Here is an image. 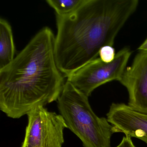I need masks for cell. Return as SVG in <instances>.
I'll return each instance as SVG.
<instances>
[{
	"label": "cell",
	"instance_id": "1",
	"mask_svg": "<svg viewBox=\"0 0 147 147\" xmlns=\"http://www.w3.org/2000/svg\"><path fill=\"white\" fill-rule=\"evenodd\" d=\"M55 38L51 29L43 27L0 69V109L8 117L20 118L57 101L65 83L56 61Z\"/></svg>",
	"mask_w": 147,
	"mask_h": 147
},
{
	"label": "cell",
	"instance_id": "2",
	"mask_svg": "<svg viewBox=\"0 0 147 147\" xmlns=\"http://www.w3.org/2000/svg\"><path fill=\"white\" fill-rule=\"evenodd\" d=\"M138 4V0H86L70 15H55V57L64 77L98 58L102 47L113 46Z\"/></svg>",
	"mask_w": 147,
	"mask_h": 147
},
{
	"label": "cell",
	"instance_id": "3",
	"mask_svg": "<svg viewBox=\"0 0 147 147\" xmlns=\"http://www.w3.org/2000/svg\"><path fill=\"white\" fill-rule=\"evenodd\" d=\"M60 114L84 147H111L113 126L93 111L88 97L69 82H65L57 100Z\"/></svg>",
	"mask_w": 147,
	"mask_h": 147
},
{
	"label": "cell",
	"instance_id": "4",
	"mask_svg": "<svg viewBox=\"0 0 147 147\" xmlns=\"http://www.w3.org/2000/svg\"><path fill=\"white\" fill-rule=\"evenodd\" d=\"M131 54L130 49L126 47L119 51L111 62H104L98 57L68 76L67 81L89 97L101 85L112 81H119Z\"/></svg>",
	"mask_w": 147,
	"mask_h": 147
},
{
	"label": "cell",
	"instance_id": "5",
	"mask_svg": "<svg viewBox=\"0 0 147 147\" xmlns=\"http://www.w3.org/2000/svg\"><path fill=\"white\" fill-rule=\"evenodd\" d=\"M27 116L28 124L21 147H62L67 125L60 114L39 106Z\"/></svg>",
	"mask_w": 147,
	"mask_h": 147
},
{
	"label": "cell",
	"instance_id": "6",
	"mask_svg": "<svg viewBox=\"0 0 147 147\" xmlns=\"http://www.w3.org/2000/svg\"><path fill=\"white\" fill-rule=\"evenodd\" d=\"M119 82L128 91L129 107L147 114V52L140 51L136 55Z\"/></svg>",
	"mask_w": 147,
	"mask_h": 147
},
{
	"label": "cell",
	"instance_id": "7",
	"mask_svg": "<svg viewBox=\"0 0 147 147\" xmlns=\"http://www.w3.org/2000/svg\"><path fill=\"white\" fill-rule=\"evenodd\" d=\"M107 116L114 133L123 132L147 144V114L136 111L124 103H113Z\"/></svg>",
	"mask_w": 147,
	"mask_h": 147
},
{
	"label": "cell",
	"instance_id": "8",
	"mask_svg": "<svg viewBox=\"0 0 147 147\" xmlns=\"http://www.w3.org/2000/svg\"><path fill=\"white\" fill-rule=\"evenodd\" d=\"M15 47L11 27L4 19H0V69L15 58Z\"/></svg>",
	"mask_w": 147,
	"mask_h": 147
},
{
	"label": "cell",
	"instance_id": "9",
	"mask_svg": "<svg viewBox=\"0 0 147 147\" xmlns=\"http://www.w3.org/2000/svg\"><path fill=\"white\" fill-rule=\"evenodd\" d=\"M86 0H47V4L55 11V15L66 16L77 11Z\"/></svg>",
	"mask_w": 147,
	"mask_h": 147
},
{
	"label": "cell",
	"instance_id": "10",
	"mask_svg": "<svg viewBox=\"0 0 147 147\" xmlns=\"http://www.w3.org/2000/svg\"><path fill=\"white\" fill-rule=\"evenodd\" d=\"M115 49L113 46L106 45L102 47L99 51V57L103 62L107 63L112 61L116 56Z\"/></svg>",
	"mask_w": 147,
	"mask_h": 147
},
{
	"label": "cell",
	"instance_id": "11",
	"mask_svg": "<svg viewBox=\"0 0 147 147\" xmlns=\"http://www.w3.org/2000/svg\"><path fill=\"white\" fill-rule=\"evenodd\" d=\"M116 147H136L133 144L131 138L129 137H123L121 142Z\"/></svg>",
	"mask_w": 147,
	"mask_h": 147
},
{
	"label": "cell",
	"instance_id": "12",
	"mask_svg": "<svg viewBox=\"0 0 147 147\" xmlns=\"http://www.w3.org/2000/svg\"><path fill=\"white\" fill-rule=\"evenodd\" d=\"M138 50L140 51H146L147 52V38L145 39V41L142 44L139 46Z\"/></svg>",
	"mask_w": 147,
	"mask_h": 147
}]
</instances>
